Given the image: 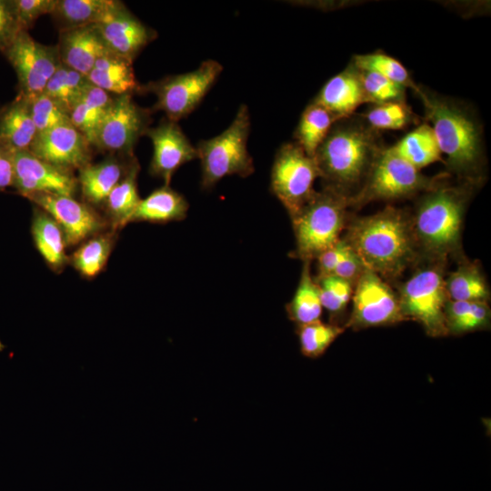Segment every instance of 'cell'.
Segmentation results:
<instances>
[{
    "mask_svg": "<svg viewBox=\"0 0 491 491\" xmlns=\"http://www.w3.org/2000/svg\"><path fill=\"white\" fill-rule=\"evenodd\" d=\"M364 268L362 261L349 246L332 275L349 282L354 286Z\"/></svg>",
    "mask_w": 491,
    "mask_h": 491,
    "instance_id": "f6af8a7d",
    "label": "cell"
},
{
    "mask_svg": "<svg viewBox=\"0 0 491 491\" xmlns=\"http://www.w3.org/2000/svg\"><path fill=\"white\" fill-rule=\"evenodd\" d=\"M145 135L153 145L150 174L163 179L165 185H170L180 166L198 158L196 147L191 144L177 122L164 118L156 126H150Z\"/></svg>",
    "mask_w": 491,
    "mask_h": 491,
    "instance_id": "e0dca14e",
    "label": "cell"
},
{
    "mask_svg": "<svg viewBox=\"0 0 491 491\" xmlns=\"http://www.w3.org/2000/svg\"><path fill=\"white\" fill-rule=\"evenodd\" d=\"M30 101L21 94L0 108V141L14 151L29 150L36 135Z\"/></svg>",
    "mask_w": 491,
    "mask_h": 491,
    "instance_id": "d4e9b609",
    "label": "cell"
},
{
    "mask_svg": "<svg viewBox=\"0 0 491 491\" xmlns=\"http://www.w3.org/2000/svg\"><path fill=\"white\" fill-rule=\"evenodd\" d=\"M344 330L345 326L320 320L298 326L296 334L301 353L309 358L321 356Z\"/></svg>",
    "mask_w": 491,
    "mask_h": 491,
    "instance_id": "d590c367",
    "label": "cell"
},
{
    "mask_svg": "<svg viewBox=\"0 0 491 491\" xmlns=\"http://www.w3.org/2000/svg\"><path fill=\"white\" fill-rule=\"evenodd\" d=\"M393 149L406 161L420 170L441 159V151L429 124L424 123L407 133Z\"/></svg>",
    "mask_w": 491,
    "mask_h": 491,
    "instance_id": "f546056e",
    "label": "cell"
},
{
    "mask_svg": "<svg viewBox=\"0 0 491 491\" xmlns=\"http://www.w3.org/2000/svg\"><path fill=\"white\" fill-rule=\"evenodd\" d=\"M313 102L327 109L337 120L353 115L357 107L369 103L359 72L351 63L325 84Z\"/></svg>",
    "mask_w": 491,
    "mask_h": 491,
    "instance_id": "44dd1931",
    "label": "cell"
},
{
    "mask_svg": "<svg viewBox=\"0 0 491 491\" xmlns=\"http://www.w3.org/2000/svg\"><path fill=\"white\" fill-rule=\"evenodd\" d=\"M348 198L328 188L315 191L291 218L296 235L295 257L316 259L340 240L347 221Z\"/></svg>",
    "mask_w": 491,
    "mask_h": 491,
    "instance_id": "5b68a950",
    "label": "cell"
},
{
    "mask_svg": "<svg viewBox=\"0 0 491 491\" xmlns=\"http://www.w3.org/2000/svg\"><path fill=\"white\" fill-rule=\"evenodd\" d=\"M250 115L246 105H240L230 125L220 135L202 140L196 147L201 162V186L212 188L227 175L246 177L255 171L247 150Z\"/></svg>",
    "mask_w": 491,
    "mask_h": 491,
    "instance_id": "8992f818",
    "label": "cell"
},
{
    "mask_svg": "<svg viewBox=\"0 0 491 491\" xmlns=\"http://www.w3.org/2000/svg\"><path fill=\"white\" fill-rule=\"evenodd\" d=\"M321 303L333 316L340 315L346 307L352 295L353 286L336 276H317Z\"/></svg>",
    "mask_w": 491,
    "mask_h": 491,
    "instance_id": "ab89813d",
    "label": "cell"
},
{
    "mask_svg": "<svg viewBox=\"0 0 491 491\" xmlns=\"http://www.w3.org/2000/svg\"><path fill=\"white\" fill-rule=\"evenodd\" d=\"M448 300L439 265L419 268L402 286L398 301L406 320L418 322L426 334L447 336L445 308Z\"/></svg>",
    "mask_w": 491,
    "mask_h": 491,
    "instance_id": "9c48e42d",
    "label": "cell"
},
{
    "mask_svg": "<svg viewBox=\"0 0 491 491\" xmlns=\"http://www.w3.org/2000/svg\"><path fill=\"white\" fill-rule=\"evenodd\" d=\"M56 47L61 63L85 76L110 52L95 25L59 31Z\"/></svg>",
    "mask_w": 491,
    "mask_h": 491,
    "instance_id": "ffe728a7",
    "label": "cell"
},
{
    "mask_svg": "<svg viewBox=\"0 0 491 491\" xmlns=\"http://www.w3.org/2000/svg\"><path fill=\"white\" fill-rule=\"evenodd\" d=\"M320 173L315 157L296 142L284 144L276 152L271 170V190L292 218L315 193Z\"/></svg>",
    "mask_w": 491,
    "mask_h": 491,
    "instance_id": "30bf717a",
    "label": "cell"
},
{
    "mask_svg": "<svg viewBox=\"0 0 491 491\" xmlns=\"http://www.w3.org/2000/svg\"><path fill=\"white\" fill-rule=\"evenodd\" d=\"M436 183L437 179L422 175L392 146L383 147L362 186L348 199V205L359 208L373 201L410 197L431 189Z\"/></svg>",
    "mask_w": 491,
    "mask_h": 491,
    "instance_id": "52a82bcc",
    "label": "cell"
},
{
    "mask_svg": "<svg viewBox=\"0 0 491 491\" xmlns=\"http://www.w3.org/2000/svg\"><path fill=\"white\" fill-rule=\"evenodd\" d=\"M15 151L0 141V191L13 186Z\"/></svg>",
    "mask_w": 491,
    "mask_h": 491,
    "instance_id": "bcb514c9",
    "label": "cell"
},
{
    "mask_svg": "<svg viewBox=\"0 0 491 491\" xmlns=\"http://www.w3.org/2000/svg\"><path fill=\"white\" fill-rule=\"evenodd\" d=\"M139 171L140 165L135 159L125 176L110 192L103 205L104 217L114 231L119 232L130 223L141 200L137 187Z\"/></svg>",
    "mask_w": 491,
    "mask_h": 491,
    "instance_id": "4316f807",
    "label": "cell"
},
{
    "mask_svg": "<svg viewBox=\"0 0 491 491\" xmlns=\"http://www.w3.org/2000/svg\"><path fill=\"white\" fill-rule=\"evenodd\" d=\"M24 197L34 194H58L75 196L78 192L76 176L35 156L29 150L14 153V184Z\"/></svg>",
    "mask_w": 491,
    "mask_h": 491,
    "instance_id": "2e32d148",
    "label": "cell"
},
{
    "mask_svg": "<svg viewBox=\"0 0 491 491\" xmlns=\"http://www.w3.org/2000/svg\"><path fill=\"white\" fill-rule=\"evenodd\" d=\"M426 118L436 137L441 153L446 155L449 170L474 184L484 165L483 133L473 112L458 101L418 86Z\"/></svg>",
    "mask_w": 491,
    "mask_h": 491,
    "instance_id": "3957f363",
    "label": "cell"
},
{
    "mask_svg": "<svg viewBox=\"0 0 491 491\" xmlns=\"http://www.w3.org/2000/svg\"><path fill=\"white\" fill-rule=\"evenodd\" d=\"M471 185L466 182L460 186L436 183L418 203L413 230L417 246L430 256L441 259L458 247Z\"/></svg>",
    "mask_w": 491,
    "mask_h": 491,
    "instance_id": "277c9868",
    "label": "cell"
},
{
    "mask_svg": "<svg viewBox=\"0 0 491 491\" xmlns=\"http://www.w3.org/2000/svg\"><path fill=\"white\" fill-rule=\"evenodd\" d=\"M344 239L364 266L381 277L399 276L416 257L412 220L393 206L355 219Z\"/></svg>",
    "mask_w": 491,
    "mask_h": 491,
    "instance_id": "7a4b0ae2",
    "label": "cell"
},
{
    "mask_svg": "<svg viewBox=\"0 0 491 491\" xmlns=\"http://www.w3.org/2000/svg\"><path fill=\"white\" fill-rule=\"evenodd\" d=\"M115 0H55L50 15L58 31L106 21L122 5Z\"/></svg>",
    "mask_w": 491,
    "mask_h": 491,
    "instance_id": "603a6c76",
    "label": "cell"
},
{
    "mask_svg": "<svg viewBox=\"0 0 491 491\" xmlns=\"http://www.w3.org/2000/svg\"><path fill=\"white\" fill-rule=\"evenodd\" d=\"M113 98V95L90 85L69 113L71 124L93 147Z\"/></svg>",
    "mask_w": 491,
    "mask_h": 491,
    "instance_id": "f1b7e54d",
    "label": "cell"
},
{
    "mask_svg": "<svg viewBox=\"0 0 491 491\" xmlns=\"http://www.w3.org/2000/svg\"><path fill=\"white\" fill-rule=\"evenodd\" d=\"M449 300L486 302L490 293L479 267L472 263L460 265L445 279Z\"/></svg>",
    "mask_w": 491,
    "mask_h": 491,
    "instance_id": "836d02e7",
    "label": "cell"
},
{
    "mask_svg": "<svg viewBox=\"0 0 491 491\" xmlns=\"http://www.w3.org/2000/svg\"><path fill=\"white\" fill-rule=\"evenodd\" d=\"M95 25L108 50L131 62L157 37L156 31L142 23L125 4Z\"/></svg>",
    "mask_w": 491,
    "mask_h": 491,
    "instance_id": "ac0fdd59",
    "label": "cell"
},
{
    "mask_svg": "<svg viewBox=\"0 0 491 491\" xmlns=\"http://www.w3.org/2000/svg\"><path fill=\"white\" fill-rule=\"evenodd\" d=\"M322 311L319 288L311 276L310 261H304L297 288L286 306L287 316L298 326L320 320Z\"/></svg>",
    "mask_w": 491,
    "mask_h": 491,
    "instance_id": "4dcf8cb0",
    "label": "cell"
},
{
    "mask_svg": "<svg viewBox=\"0 0 491 491\" xmlns=\"http://www.w3.org/2000/svg\"><path fill=\"white\" fill-rule=\"evenodd\" d=\"M31 234L46 266L55 274L62 273L69 260L65 234L54 218L36 205L33 209Z\"/></svg>",
    "mask_w": 491,
    "mask_h": 491,
    "instance_id": "7402d4cb",
    "label": "cell"
},
{
    "mask_svg": "<svg viewBox=\"0 0 491 491\" xmlns=\"http://www.w3.org/2000/svg\"><path fill=\"white\" fill-rule=\"evenodd\" d=\"M374 130H399L412 122L415 115L406 102H390L375 105L362 115Z\"/></svg>",
    "mask_w": 491,
    "mask_h": 491,
    "instance_id": "74e56055",
    "label": "cell"
},
{
    "mask_svg": "<svg viewBox=\"0 0 491 491\" xmlns=\"http://www.w3.org/2000/svg\"><path fill=\"white\" fill-rule=\"evenodd\" d=\"M2 54L16 74L17 93L28 99L44 93L61 63L56 45L38 43L27 31L20 32Z\"/></svg>",
    "mask_w": 491,
    "mask_h": 491,
    "instance_id": "7c38bea8",
    "label": "cell"
},
{
    "mask_svg": "<svg viewBox=\"0 0 491 491\" xmlns=\"http://www.w3.org/2000/svg\"><path fill=\"white\" fill-rule=\"evenodd\" d=\"M349 249V245L343 238L323 252L316 259L318 262V276L332 275L335 268Z\"/></svg>",
    "mask_w": 491,
    "mask_h": 491,
    "instance_id": "ee69618b",
    "label": "cell"
},
{
    "mask_svg": "<svg viewBox=\"0 0 491 491\" xmlns=\"http://www.w3.org/2000/svg\"><path fill=\"white\" fill-rule=\"evenodd\" d=\"M152 113V109L140 106L133 95H114L94 148L108 155L134 156L138 140L150 127Z\"/></svg>",
    "mask_w": 491,
    "mask_h": 491,
    "instance_id": "8fae6325",
    "label": "cell"
},
{
    "mask_svg": "<svg viewBox=\"0 0 491 491\" xmlns=\"http://www.w3.org/2000/svg\"><path fill=\"white\" fill-rule=\"evenodd\" d=\"M382 148L378 132L362 116L337 120L314 155L324 187L349 199L362 186Z\"/></svg>",
    "mask_w": 491,
    "mask_h": 491,
    "instance_id": "6da1fadb",
    "label": "cell"
},
{
    "mask_svg": "<svg viewBox=\"0 0 491 491\" xmlns=\"http://www.w3.org/2000/svg\"><path fill=\"white\" fill-rule=\"evenodd\" d=\"M350 63L357 69L377 73L406 88H411L414 92L418 89V85L412 80L406 67L386 54L375 52L356 55Z\"/></svg>",
    "mask_w": 491,
    "mask_h": 491,
    "instance_id": "8d00e7d4",
    "label": "cell"
},
{
    "mask_svg": "<svg viewBox=\"0 0 491 491\" xmlns=\"http://www.w3.org/2000/svg\"><path fill=\"white\" fill-rule=\"evenodd\" d=\"M357 70L369 103L378 105L390 102H406V87L377 73Z\"/></svg>",
    "mask_w": 491,
    "mask_h": 491,
    "instance_id": "f35d334b",
    "label": "cell"
},
{
    "mask_svg": "<svg viewBox=\"0 0 491 491\" xmlns=\"http://www.w3.org/2000/svg\"><path fill=\"white\" fill-rule=\"evenodd\" d=\"M491 312L486 302L447 300L445 321L447 335H463L487 329Z\"/></svg>",
    "mask_w": 491,
    "mask_h": 491,
    "instance_id": "1f68e13d",
    "label": "cell"
},
{
    "mask_svg": "<svg viewBox=\"0 0 491 491\" xmlns=\"http://www.w3.org/2000/svg\"><path fill=\"white\" fill-rule=\"evenodd\" d=\"M188 207L186 199L181 194L171 188L170 185H164L140 200L130 223L165 224L181 221L186 217Z\"/></svg>",
    "mask_w": 491,
    "mask_h": 491,
    "instance_id": "484cf974",
    "label": "cell"
},
{
    "mask_svg": "<svg viewBox=\"0 0 491 491\" xmlns=\"http://www.w3.org/2000/svg\"><path fill=\"white\" fill-rule=\"evenodd\" d=\"M94 147L71 123L36 134L29 151L41 160L73 173L92 163Z\"/></svg>",
    "mask_w": 491,
    "mask_h": 491,
    "instance_id": "9a60e30c",
    "label": "cell"
},
{
    "mask_svg": "<svg viewBox=\"0 0 491 491\" xmlns=\"http://www.w3.org/2000/svg\"><path fill=\"white\" fill-rule=\"evenodd\" d=\"M336 121L337 119L327 109L312 101L300 117L295 133L296 143L308 155L314 157Z\"/></svg>",
    "mask_w": 491,
    "mask_h": 491,
    "instance_id": "d6a6232c",
    "label": "cell"
},
{
    "mask_svg": "<svg viewBox=\"0 0 491 491\" xmlns=\"http://www.w3.org/2000/svg\"><path fill=\"white\" fill-rule=\"evenodd\" d=\"M29 101L37 134L71 123L68 112L45 94L36 95Z\"/></svg>",
    "mask_w": 491,
    "mask_h": 491,
    "instance_id": "60d3db41",
    "label": "cell"
},
{
    "mask_svg": "<svg viewBox=\"0 0 491 491\" xmlns=\"http://www.w3.org/2000/svg\"><path fill=\"white\" fill-rule=\"evenodd\" d=\"M15 15L22 31L32 28L44 15H50L55 0H13Z\"/></svg>",
    "mask_w": 491,
    "mask_h": 491,
    "instance_id": "b9f144b4",
    "label": "cell"
},
{
    "mask_svg": "<svg viewBox=\"0 0 491 491\" xmlns=\"http://www.w3.org/2000/svg\"><path fill=\"white\" fill-rule=\"evenodd\" d=\"M22 32L13 0H0V53Z\"/></svg>",
    "mask_w": 491,
    "mask_h": 491,
    "instance_id": "7bdbcfd3",
    "label": "cell"
},
{
    "mask_svg": "<svg viewBox=\"0 0 491 491\" xmlns=\"http://www.w3.org/2000/svg\"><path fill=\"white\" fill-rule=\"evenodd\" d=\"M135 155H108L102 161L81 168L76 176L83 201L93 207H103L108 195L129 170Z\"/></svg>",
    "mask_w": 491,
    "mask_h": 491,
    "instance_id": "d6986e66",
    "label": "cell"
},
{
    "mask_svg": "<svg viewBox=\"0 0 491 491\" xmlns=\"http://www.w3.org/2000/svg\"><path fill=\"white\" fill-rule=\"evenodd\" d=\"M90 85L85 75L60 63L47 82L44 94L69 114Z\"/></svg>",
    "mask_w": 491,
    "mask_h": 491,
    "instance_id": "e575fe53",
    "label": "cell"
},
{
    "mask_svg": "<svg viewBox=\"0 0 491 491\" xmlns=\"http://www.w3.org/2000/svg\"><path fill=\"white\" fill-rule=\"evenodd\" d=\"M117 236L118 232L108 229L86 239L69 256L68 265L83 278H95L105 270Z\"/></svg>",
    "mask_w": 491,
    "mask_h": 491,
    "instance_id": "83f0119b",
    "label": "cell"
},
{
    "mask_svg": "<svg viewBox=\"0 0 491 491\" xmlns=\"http://www.w3.org/2000/svg\"><path fill=\"white\" fill-rule=\"evenodd\" d=\"M86 77L91 85L113 95L140 94L133 62L111 52L95 62Z\"/></svg>",
    "mask_w": 491,
    "mask_h": 491,
    "instance_id": "cb8c5ba5",
    "label": "cell"
},
{
    "mask_svg": "<svg viewBox=\"0 0 491 491\" xmlns=\"http://www.w3.org/2000/svg\"><path fill=\"white\" fill-rule=\"evenodd\" d=\"M353 309L345 325L354 329L383 326L402 322L398 296L375 272L364 268L355 284Z\"/></svg>",
    "mask_w": 491,
    "mask_h": 491,
    "instance_id": "4fadbf2b",
    "label": "cell"
},
{
    "mask_svg": "<svg viewBox=\"0 0 491 491\" xmlns=\"http://www.w3.org/2000/svg\"><path fill=\"white\" fill-rule=\"evenodd\" d=\"M25 198L54 218L65 234L67 247L79 246L86 239L110 229L107 221L96 208L75 196L34 194Z\"/></svg>",
    "mask_w": 491,
    "mask_h": 491,
    "instance_id": "5bb4252c",
    "label": "cell"
},
{
    "mask_svg": "<svg viewBox=\"0 0 491 491\" xmlns=\"http://www.w3.org/2000/svg\"><path fill=\"white\" fill-rule=\"evenodd\" d=\"M222 71L217 61L205 60L193 71L141 85L140 94H154L152 111H163L165 118L178 123L199 105Z\"/></svg>",
    "mask_w": 491,
    "mask_h": 491,
    "instance_id": "ba28073f",
    "label": "cell"
}]
</instances>
